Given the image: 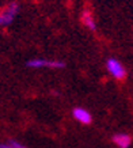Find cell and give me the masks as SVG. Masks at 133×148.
<instances>
[{"instance_id":"obj_4","label":"cell","mask_w":133,"mask_h":148,"mask_svg":"<svg viewBox=\"0 0 133 148\" xmlns=\"http://www.w3.org/2000/svg\"><path fill=\"white\" fill-rule=\"evenodd\" d=\"M72 116L76 121L82 122V124H90L91 122V114H90L88 110H86L83 108H75L73 112H72Z\"/></svg>"},{"instance_id":"obj_2","label":"cell","mask_w":133,"mask_h":148,"mask_svg":"<svg viewBox=\"0 0 133 148\" xmlns=\"http://www.w3.org/2000/svg\"><path fill=\"white\" fill-rule=\"evenodd\" d=\"M106 68H107V71L111 73V76L118 79V80H122V79L126 77V69H125V67L117 58H114V57L107 58Z\"/></svg>"},{"instance_id":"obj_5","label":"cell","mask_w":133,"mask_h":148,"mask_svg":"<svg viewBox=\"0 0 133 148\" xmlns=\"http://www.w3.org/2000/svg\"><path fill=\"white\" fill-rule=\"evenodd\" d=\"M113 141L118 148H129L132 144V137L128 133H117L113 136Z\"/></svg>"},{"instance_id":"obj_3","label":"cell","mask_w":133,"mask_h":148,"mask_svg":"<svg viewBox=\"0 0 133 148\" xmlns=\"http://www.w3.org/2000/svg\"><path fill=\"white\" fill-rule=\"evenodd\" d=\"M27 67L30 68H64L65 64L62 61L48 60V58H33L27 61Z\"/></svg>"},{"instance_id":"obj_7","label":"cell","mask_w":133,"mask_h":148,"mask_svg":"<svg viewBox=\"0 0 133 148\" xmlns=\"http://www.w3.org/2000/svg\"><path fill=\"white\" fill-rule=\"evenodd\" d=\"M8 143L11 144V145H12L14 148H27L26 145H25V144H22V143H18V141H16V140H8Z\"/></svg>"},{"instance_id":"obj_6","label":"cell","mask_w":133,"mask_h":148,"mask_svg":"<svg viewBox=\"0 0 133 148\" xmlns=\"http://www.w3.org/2000/svg\"><path fill=\"white\" fill-rule=\"evenodd\" d=\"M83 23H84L86 27H88L90 30H97V23H95V21H94V18L91 16V14L88 12V11H84L83 12Z\"/></svg>"},{"instance_id":"obj_8","label":"cell","mask_w":133,"mask_h":148,"mask_svg":"<svg viewBox=\"0 0 133 148\" xmlns=\"http://www.w3.org/2000/svg\"><path fill=\"white\" fill-rule=\"evenodd\" d=\"M0 148H14V147L7 141V143H0Z\"/></svg>"},{"instance_id":"obj_1","label":"cell","mask_w":133,"mask_h":148,"mask_svg":"<svg viewBox=\"0 0 133 148\" xmlns=\"http://www.w3.org/2000/svg\"><path fill=\"white\" fill-rule=\"evenodd\" d=\"M18 11H19V4L16 1H11L3 11L0 12V27L11 25L12 21L15 19V16L18 15Z\"/></svg>"}]
</instances>
